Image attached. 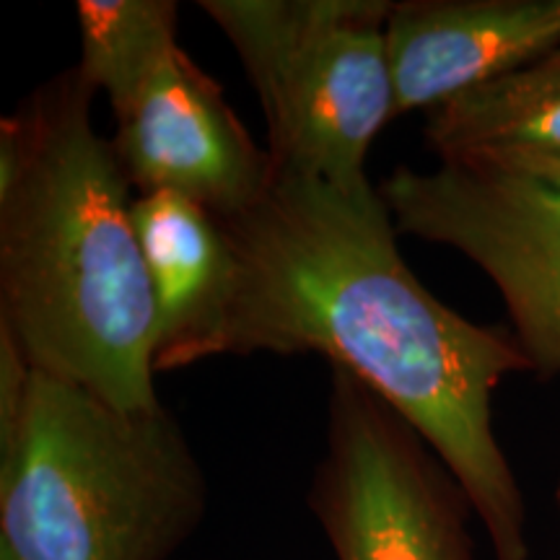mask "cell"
<instances>
[{
  "label": "cell",
  "mask_w": 560,
  "mask_h": 560,
  "mask_svg": "<svg viewBox=\"0 0 560 560\" xmlns=\"http://www.w3.org/2000/svg\"><path fill=\"white\" fill-rule=\"evenodd\" d=\"M560 50V0H405L387 52L395 112L433 109Z\"/></svg>",
  "instance_id": "8"
},
{
  "label": "cell",
  "mask_w": 560,
  "mask_h": 560,
  "mask_svg": "<svg viewBox=\"0 0 560 560\" xmlns=\"http://www.w3.org/2000/svg\"><path fill=\"white\" fill-rule=\"evenodd\" d=\"M550 58H556V60H560V50H558L556 55H550Z\"/></svg>",
  "instance_id": "12"
},
{
  "label": "cell",
  "mask_w": 560,
  "mask_h": 560,
  "mask_svg": "<svg viewBox=\"0 0 560 560\" xmlns=\"http://www.w3.org/2000/svg\"><path fill=\"white\" fill-rule=\"evenodd\" d=\"M454 478L374 389L332 369L312 506L338 560H472ZM459 488V486H457Z\"/></svg>",
  "instance_id": "6"
},
{
  "label": "cell",
  "mask_w": 560,
  "mask_h": 560,
  "mask_svg": "<svg viewBox=\"0 0 560 560\" xmlns=\"http://www.w3.org/2000/svg\"><path fill=\"white\" fill-rule=\"evenodd\" d=\"M397 231L446 244L493 280L529 366L560 374V159L482 151L382 182Z\"/></svg>",
  "instance_id": "5"
},
{
  "label": "cell",
  "mask_w": 560,
  "mask_h": 560,
  "mask_svg": "<svg viewBox=\"0 0 560 560\" xmlns=\"http://www.w3.org/2000/svg\"><path fill=\"white\" fill-rule=\"evenodd\" d=\"M79 70L0 132V327L34 371L125 410L159 408L156 304L132 185Z\"/></svg>",
  "instance_id": "2"
},
{
  "label": "cell",
  "mask_w": 560,
  "mask_h": 560,
  "mask_svg": "<svg viewBox=\"0 0 560 560\" xmlns=\"http://www.w3.org/2000/svg\"><path fill=\"white\" fill-rule=\"evenodd\" d=\"M387 0H202L244 62L276 170L366 182V153L395 112Z\"/></svg>",
  "instance_id": "4"
},
{
  "label": "cell",
  "mask_w": 560,
  "mask_h": 560,
  "mask_svg": "<svg viewBox=\"0 0 560 560\" xmlns=\"http://www.w3.org/2000/svg\"><path fill=\"white\" fill-rule=\"evenodd\" d=\"M441 159L516 151L560 159V60L545 58L425 112Z\"/></svg>",
  "instance_id": "10"
},
{
  "label": "cell",
  "mask_w": 560,
  "mask_h": 560,
  "mask_svg": "<svg viewBox=\"0 0 560 560\" xmlns=\"http://www.w3.org/2000/svg\"><path fill=\"white\" fill-rule=\"evenodd\" d=\"M234 289L210 355L322 353L420 433L486 524L499 560H527L520 488L493 433V392L529 359L425 291L371 182L276 170L260 198L219 219Z\"/></svg>",
  "instance_id": "1"
},
{
  "label": "cell",
  "mask_w": 560,
  "mask_h": 560,
  "mask_svg": "<svg viewBox=\"0 0 560 560\" xmlns=\"http://www.w3.org/2000/svg\"><path fill=\"white\" fill-rule=\"evenodd\" d=\"M206 480L164 408L125 410L34 371L0 423V560H166Z\"/></svg>",
  "instance_id": "3"
},
{
  "label": "cell",
  "mask_w": 560,
  "mask_h": 560,
  "mask_svg": "<svg viewBox=\"0 0 560 560\" xmlns=\"http://www.w3.org/2000/svg\"><path fill=\"white\" fill-rule=\"evenodd\" d=\"M112 112V145L138 195L174 192L223 219L252 206L276 174L219 83L182 47Z\"/></svg>",
  "instance_id": "7"
},
{
  "label": "cell",
  "mask_w": 560,
  "mask_h": 560,
  "mask_svg": "<svg viewBox=\"0 0 560 560\" xmlns=\"http://www.w3.org/2000/svg\"><path fill=\"white\" fill-rule=\"evenodd\" d=\"M79 73L112 107L122 104L166 55L177 50V3L172 0H83Z\"/></svg>",
  "instance_id": "11"
},
{
  "label": "cell",
  "mask_w": 560,
  "mask_h": 560,
  "mask_svg": "<svg viewBox=\"0 0 560 560\" xmlns=\"http://www.w3.org/2000/svg\"><path fill=\"white\" fill-rule=\"evenodd\" d=\"M132 219L156 304V374L210 359L234 289L219 219L174 192L136 195Z\"/></svg>",
  "instance_id": "9"
}]
</instances>
